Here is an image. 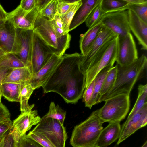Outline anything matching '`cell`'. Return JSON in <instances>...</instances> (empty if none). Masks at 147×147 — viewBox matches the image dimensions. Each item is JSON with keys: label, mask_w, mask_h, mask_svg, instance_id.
Segmentation results:
<instances>
[{"label": "cell", "mask_w": 147, "mask_h": 147, "mask_svg": "<svg viewBox=\"0 0 147 147\" xmlns=\"http://www.w3.org/2000/svg\"><path fill=\"white\" fill-rule=\"evenodd\" d=\"M40 7L36 6L29 11H25L19 6L12 11L7 13V20L16 29L33 30Z\"/></svg>", "instance_id": "13"}, {"label": "cell", "mask_w": 147, "mask_h": 147, "mask_svg": "<svg viewBox=\"0 0 147 147\" xmlns=\"http://www.w3.org/2000/svg\"><path fill=\"white\" fill-rule=\"evenodd\" d=\"M82 3V0H76L72 3L69 9L65 13L60 15L62 23L64 35L69 33V27L72 20Z\"/></svg>", "instance_id": "25"}, {"label": "cell", "mask_w": 147, "mask_h": 147, "mask_svg": "<svg viewBox=\"0 0 147 147\" xmlns=\"http://www.w3.org/2000/svg\"><path fill=\"white\" fill-rule=\"evenodd\" d=\"M7 13L4 10L0 4V20L4 21L7 20Z\"/></svg>", "instance_id": "44"}, {"label": "cell", "mask_w": 147, "mask_h": 147, "mask_svg": "<svg viewBox=\"0 0 147 147\" xmlns=\"http://www.w3.org/2000/svg\"><path fill=\"white\" fill-rule=\"evenodd\" d=\"M57 0H50V1L39 12L42 16L49 20H51L54 18L57 13Z\"/></svg>", "instance_id": "32"}, {"label": "cell", "mask_w": 147, "mask_h": 147, "mask_svg": "<svg viewBox=\"0 0 147 147\" xmlns=\"http://www.w3.org/2000/svg\"><path fill=\"white\" fill-rule=\"evenodd\" d=\"M10 114L7 107L0 103V122L10 120Z\"/></svg>", "instance_id": "42"}, {"label": "cell", "mask_w": 147, "mask_h": 147, "mask_svg": "<svg viewBox=\"0 0 147 147\" xmlns=\"http://www.w3.org/2000/svg\"><path fill=\"white\" fill-rule=\"evenodd\" d=\"M121 129L120 122L109 123L101 131L96 142V147H108L119 138Z\"/></svg>", "instance_id": "19"}, {"label": "cell", "mask_w": 147, "mask_h": 147, "mask_svg": "<svg viewBox=\"0 0 147 147\" xmlns=\"http://www.w3.org/2000/svg\"><path fill=\"white\" fill-rule=\"evenodd\" d=\"M17 146L18 147H44L27 135L19 139Z\"/></svg>", "instance_id": "36"}, {"label": "cell", "mask_w": 147, "mask_h": 147, "mask_svg": "<svg viewBox=\"0 0 147 147\" xmlns=\"http://www.w3.org/2000/svg\"><path fill=\"white\" fill-rule=\"evenodd\" d=\"M129 94H119L105 100L98 109V115L103 122H120L125 117L130 107Z\"/></svg>", "instance_id": "6"}, {"label": "cell", "mask_w": 147, "mask_h": 147, "mask_svg": "<svg viewBox=\"0 0 147 147\" xmlns=\"http://www.w3.org/2000/svg\"><path fill=\"white\" fill-rule=\"evenodd\" d=\"M104 26L101 22L89 28L84 34L80 36L79 47L81 54H85L88 49L96 40Z\"/></svg>", "instance_id": "21"}, {"label": "cell", "mask_w": 147, "mask_h": 147, "mask_svg": "<svg viewBox=\"0 0 147 147\" xmlns=\"http://www.w3.org/2000/svg\"><path fill=\"white\" fill-rule=\"evenodd\" d=\"M82 4L75 13L71 22L69 31L85 22L93 9L101 0H82Z\"/></svg>", "instance_id": "20"}, {"label": "cell", "mask_w": 147, "mask_h": 147, "mask_svg": "<svg viewBox=\"0 0 147 147\" xmlns=\"http://www.w3.org/2000/svg\"><path fill=\"white\" fill-rule=\"evenodd\" d=\"M0 67L13 69L27 66L15 54H9L0 63Z\"/></svg>", "instance_id": "33"}, {"label": "cell", "mask_w": 147, "mask_h": 147, "mask_svg": "<svg viewBox=\"0 0 147 147\" xmlns=\"http://www.w3.org/2000/svg\"><path fill=\"white\" fill-rule=\"evenodd\" d=\"M62 59V57L53 54L45 65L36 73L32 75L30 82L35 90L44 86Z\"/></svg>", "instance_id": "16"}, {"label": "cell", "mask_w": 147, "mask_h": 147, "mask_svg": "<svg viewBox=\"0 0 147 147\" xmlns=\"http://www.w3.org/2000/svg\"><path fill=\"white\" fill-rule=\"evenodd\" d=\"M113 67L109 65L104 67L95 77L93 93L87 107L91 109L93 105L99 103L100 93L104 81L108 72Z\"/></svg>", "instance_id": "23"}, {"label": "cell", "mask_w": 147, "mask_h": 147, "mask_svg": "<svg viewBox=\"0 0 147 147\" xmlns=\"http://www.w3.org/2000/svg\"><path fill=\"white\" fill-rule=\"evenodd\" d=\"M118 37L106 43L88 67L82 72L86 76L85 88L102 69L108 66H113L117 53Z\"/></svg>", "instance_id": "5"}, {"label": "cell", "mask_w": 147, "mask_h": 147, "mask_svg": "<svg viewBox=\"0 0 147 147\" xmlns=\"http://www.w3.org/2000/svg\"><path fill=\"white\" fill-rule=\"evenodd\" d=\"M138 95L136 101L128 117H130L147 103V85H140L138 88Z\"/></svg>", "instance_id": "28"}, {"label": "cell", "mask_w": 147, "mask_h": 147, "mask_svg": "<svg viewBox=\"0 0 147 147\" xmlns=\"http://www.w3.org/2000/svg\"><path fill=\"white\" fill-rule=\"evenodd\" d=\"M117 71L112 87L100 98L99 103L117 95L130 94L136 81L142 77L147 65V58L142 55L131 63L125 66L117 64Z\"/></svg>", "instance_id": "2"}, {"label": "cell", "mask_w": 147, "mask_h": 147, "mask_svg": "<svg viewBox=\"0 0 147 147\" xmlns=\"http://www.w3.org/2000/svg\"><path fill=\"white\" fill-rule=\"evenodd\" d=\"M103 123L99 116L98 109L93 111L86 120L74 127L70 144L73 147H96Z\"/></svg>", "instance_id": "3"}, {"label": "cell", "mask_w": 147, "mask_h": 147, "mask_svg": "<svg viewBox=\"0 0 147 147\" xmlns=\"http://www.w3.org/2000/svg\"><path fill=\"white\" fill-rule=\"evenodd\" d=\"M129 4H137L147 2V0H125Z\"/></svg>", "instance_id": "45"}, {"label": "cell", "mask_w": 147, "mask_h": 147, "mask_svg": "<svg viewBox=\"0 0 147 147\" xmlns=\"http://www.w3.org/2000/svg\"><path fill=\"white\" fill-rule=\"evenodd\" d=\"M101 1V0L93 9L85 21L86 26L89 28L101 22L102 17L105 14L102 9Z\"/></svg>", "instance_id": "30"}, {"label": "cell", "mask_w": 147, "mask_h": 147, "mask_svg": "<svg viewBox=\"0 0 147 147\" xmlns=\"http://www.w3.org/2000/svg\"><path fill=\"white\" fill-rule=\"evenodd\" d=\"M24 84L11 83L1 84L0 87L2 96L9 101L19 102L20 93Z\"/></svg>", "instance_id": "24"}, {"label": "cell", "mask_w": 147, "mask_h": 147, "mask_svg": "<svg viewBox=\"0 0 147 147\" xmlns=\"http://www.w3.org/2000/svg\"><path fill=\"white\" fill-rule=\"evenodd\" d=\"M34 104L30 105L29 108L21 114L12 122L11 132L17 142L21 137L26 135V132L32 127L37 125L41 118L36 110H32Z\"/></svg>", "instance_id": "9"}, {"label": "cell", "mask_w": 147, "mask_h": 147, "mask_svg": "<svg viewBox=\"0 0 147 147\" xmlns=\"http://www.w3.org/2000/svg\"><path fill=\"white\" fill-rule=\"evenodd\" d=\"M12 69L7 67H0V84L2 83L5 77Z\"/></svg>", "instance_id": "43"}, {"label": "cell", "mask_w": 147, "mask_h": 147, "mask_svg": "<svg viewBox=\"0 0 147 147\" xmlns=\"http://www.w3.org/2000/svg\"><path fill=\"white\" fill-rule=\"evenodd\" d=\"M0 47L7 54L17 55L20 50V43L17 29L7 20L0 29Z\"/></svg>", "instance_id": "15"}, {"label": "cell", "mask_w": 147, "mask_h": 147, "mask_svg": "<svg viewBox=\"0 0 147 147\" xmlns=\"http://www.w3.org/2000/svg\"><path fill=\"white\" fill-rule=\"evenodd\" d=\"M128 9L132 11L139 18L147 23V2L137 4H129Z\"/></svg>", "instance_id": "34"}, {"label": "cell", "mask_w": 147, "mask_h": 147, "mask_svg": "<svg viewBox=\"0 0 147 147\" xmlns=\"http://www.w3.org/2000/svg\"><path fill=\"white\" fill-rule=\"evenodd\" d=\"M80 54H65L53 73L42 87L44 93L59 94L67 103L75 104L82 98L86 76L79 68Z\"/></svg>", "instance_id": "1"}, {"label": "cell", "mask_w": 147, "mask_h": 147, "mask_svg": "<svg viewBox=\"0 0 147 147\" xmlns=\"http://www.w3.org/2000/svg\"><path fill=\"white\" fill-rule=\"evenodd\" d=\"M138 58L135 41L131 33L118 37L117 53L115 61L121 66L129 65Z\"/></svg>", "instance_id": "11"}, {"label": "cell", "mask_w": 147, "mask_h": 147, "mask_svg": "<svg viewBox=\"0 0 147 147\" xmlns=\"http://www.w3.org/2000/svg\"><path fill=\"white\" fill-rule=\"evenodd\" d=\"M33 30L53 54L61 57L69 47L71 38L70 34L69 33L60 38H58L50 20L42 16L39 13Z\"/></svg>", "instance_id": "4"}, {"label": "cell", "mask_w": 147, "mask_h": 147, "mask_svg": "<svg viewBox=\"0 0 147 147\" xmlns=\"http://www.w3.org/2000/svg\"><path fill=\"white\" fill-rule=\"evenodd\" d=\"M37 3V0H22L19 6L25 11H29L36 6Z\"/></svg>", "instance_id": "41"}, {"label": "cell", "mask_w": 147, "mask_h": 147, "mask_svg": "<svg viewBox=\"0 0 147 147\" xmlns=\"http://www.w3.org/2000/svg\"><path fill=\"white\" fill-rule=\"evenodd\" d=\"M2 96V93L1 88L0 87V103L1 102V98Z\"/></svg>", "instance_id": "49"}, {"label": "cell", "mask_w": 147, "mask_h": 147, "mask_svg": "<svg viewBox=\"0 0 147 147\" xmlns=\"http://www.w3.org/2000/svg\"><path fill=\"white\" fill-rule=\"evenodd\" d=\"M57 12L60 15L65 13L76 0H57Z\"/></svg>", "instance_id": "39"}, {"label": "cell", "mask_w": 147, "mask_h": 147, "mask_svg": "<svg viewBox=\"0 0 147 147\" xmlns=\"http://www.w3.org/2000/svg\"><path fill=\"white\" fill-rule=\"evenodd\" d=\"M6 21L0 20V29L4 26Z\"/></svg>", "instance_id": "47"}, {"label": "cell", "mask_w": 147, "mask_h": 147, "mask_svg": "<svg viewBox=\"0 0 147 147\" xmlns=\"http://www.w3.org/2000/svg\"><path fill=\"white\" fill-rule=\"evenodd\" d=\"M141 147H147V141H146Z\"/></svg>", "instance_id": "48"}, {"label": "cell", "mask_w": 147, "mask_h": 147, "mask_svg": "<svg viewBox=\"0 0 147 147\" xmlns=\"http://www.w3.org/2000/svg\"><path fill=\"white\" fill-rule=\"evenodd\" d=\"M118 36L104 27L98 36L85 54H80L79 68L82 72L86 69L105 45Z\"/></svg>", "instance_id": "12"}, {"label": "cell", "mask_w": 147, "mask_h": 147, "mask_svg": "<svg viewBox=\"0 0 147 147\" xmlns=\"http://www.w3.org/2000/svg\"><path fill=\"white\" fill-rule=\"evenodd\" d=\"M129 24L131 31L136 37L141 49H147V23L139 18L132 11L128 9Z\"/></svg>", "instance_id": "17"}, {"label": "cell", "mask_w": 147, "mask_h": 147, "mask_svg": "<svg viewBox=\"0 0 147 147\" xmlns=\"http://www.w3.org/2000/svg\"><path fill=\"white\" fill-rule=\"evenodd\" d=\"M32 77V74L27 67L13 69L5 77L2 83L24 84L30 82Z\"/></svg>", "instance_id": "22"}, {"label": "cell", "mask_w": 147, "mask_h": 147, "mask_svg": "<svg viewBox=\"0 0 147 147\" xmlns=\"http://www.w3.org/2000/svg\"><path fill=\"white\" fill-rule=\"evenodd\" d=\"M12 122L11 119L0 122V142L4 137L11 130Z\"/></svg>", "instance_id": "40"}, {"label": "cell", "mask_w": 147, "mask_h": 147, "mask_svg": "<svg viewBox=\"0 0 147 147\" xmlns=\"http://www.w3.org/2000/svg\"><path fill=\"white\" fill-rule=\"evenodd\" d=\"M9 54L6 53L0 47V63L7 57Z\"/></svg>", "instance_id": "46"}, {"label": "cell", "mask_w": 147, "mask_h": 147, "mask_svg": "<svg viewBox=\"0 0 147 147\" xmlns=\"http://www.w3.org/2000/svg\"><path fill=\"white\" fill-rule=\"evenodd\" d=\"M16 29L19 41L20 50L18 53L15 55L29 67L30 45L33 30Z\"/></svg>", "instance_id": "18"}, {"label": "cell", "mask_w": 147, "mask_h": 147, "mask_svg": "<svg viewBox=\"0 0 147 147\" xmlns=\"http://www.w3.org/2000/svg\"><path fill=\"white\" fill-rule=\"evenodd\" d=\"M34 90L30 82L24 84L19 94V102L21 112L26 111L29 107L28 100Z\"/></svg>", "instance_id": "27"}, {"label": "cell", "mask_w": 147, "mask_h": 147, "mask_svg": "<svg viewBox=\"0 0 147 147\" xmlns=\"http://www.w3.org/2000/svg\"><path fill=\"white\" fill-rule=\"evenodd\" d=\"M129 4L125 0H101L102 9L104 14L127 10Z\"/></svg>", "instance_id": "26"}, {"label": "cell", "mask_w": 147, "mask_h": 147, "mask_svg": "<svg viewBox=\"0 0 147 147\" xmlns=\"http://www.w3.org/2000/svg\"><path fill=\"white\" fill-rule=\"evenodd\" d=\"M0 147H18L17 142L13 136L11 130L1 141Z\"/></svg>", "instance_id": "37"}, {"label": "cell", "mask_w": 147, "mask_h": 147, "mask_svg": "<svg viewBox=\"0 0 147 147\" xmlns=\"http://www.w3.org/2000/svg\"><path fill=\"white\" fill-rule=\"evenodd\" d=\"M94 79L85 89L82 98V101L84 103L86 107H87L88 105L92 96L94 92Z\"/></svg>", "instance_id": "38"}, {"label": "cell", "mask_w": 147, "mask_h": 147, "mask_svg": "<svg viewBox=\"0 0 147 147\" xmlns=\"http://www.w3.org/2000/svg\"><path fill=\"white\" fill-rule=\"evenodd\" d=\"M101 22L118 37L131 33L127 10L106 13L103 16Z\"/></svg>", "instance_id": "10"}, {"label": "cell", "mask_w": 147, "mask_h": 147, "mask_svg": "<svg viewBox=\"0 0 147 147\" xmlns=\"http://www.w3.org/2000/svg\"><path fill=\"white\" fill-rule=\"evenodd\" d=\"M31 131L45 136L55 147H65L68 138L66 129L57 120L43 117Z\"/></svg>", "instance_id": "7"}, {"label": "cell", "mask_w": 147, "mask_h": 147, "mask_svg": "<svg viewBox=\"0 0 147 147\" xmlns=\"http://www.w3.org/2000/svg\"><path fill=\"white\" fill-rule=\"evenodd\" d=\"M147 124V103L132 116L128 117L123 124L117 144L119 145L138 129Z\"/></svg>", "instance_id": "14"}, {"label": "cell", "mask_w": 147, "mask_h": 147, "mask_svg": "<svg viewBox=\"0 0 147 147\" xmlns=\"http://www.w3.org/2000/svg\"><path fill=\"white\" fill-rule=\"evenodd\" d=\"M117 71V67L116 65L111 68L107 74L100 92V98L114 85L116 78Z\"/></svg>", "instance_id": "31"}, {"label": "cell", "mask_w": 147, "mask_h": 147, "mask_svg": "<svg viewBox=\"0 0 147 147\" xmlns=\"http://www.w3.org/2000/svg\"><path fill=\"white\" fill-rule=\"evenodd\" d=\"M66 115V112L65 111L58 105H56L54 102H51L50 103L48 112L43 117L57 120L63 125Z\"/></svg>", "instance_id": "29"}, {"label": "cell", "mask_w": 147, "mask_h": 147, "mask_svg": "<svg viewBox=\"0 0 147 147\" xmlns=\"http://www.w3.org/2000/svg\"><path fill=\"white\" fill-rule=\"evenodd\" d=\"M27 135L44 147H55L45 136L40 134L31 131Z\"/></svg>", "instance_id": "35"}, {"label": "cell", "mask_w": 147, "mask_h": 147, "mask_svg": "<svg viewBox=\"0 0 147 147\" xmlns=\"http://www.w3.org/2000/svg\"><path fill=\"white\" fill-rule=\"evenodd\" d=\"M53 54L33 31L31 42L29 67L32 76L45 65Z\"/></svg>", "instance_id": "8"}]
</instances>
